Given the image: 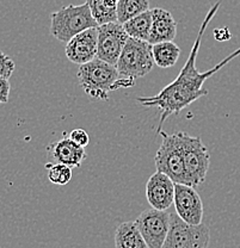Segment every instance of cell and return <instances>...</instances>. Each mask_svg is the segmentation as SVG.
<instances>
[{"label": "cell", "instance_id": "9", "mask_svg": "<svg viewBox=\"0 0 240 248\" xmlns=\"http://www.w3.org/2000/svg\"><path fill=\"white\" fill-rule=\"evenodd\" d=\"M97 29V58L116 66L129 38L123 24L118 22L108 23L99 25Z\"/></svg>", "mask_w": 240, "mask_h": 248}, {"label": "cell", "instance_id": "23", "mask_svg": "<svg viewBox=\"0 0 240 248\" xmlns=\"http://www.w3.org/2000/svg\"><path fill=\"white\" fill-rule=\"evenodd\" d=\"M10 80L7 78L0 77V104H6L10 98Z\"/></svg>", "mask_w": 240, "mask_h": 248}, {"label": "cell", "instance_id": "7", "mask_svg": "<svg viewBox=\"0 0 240 248\" xmlns=\"http://www.w3.org/2000/svg\"><path fill=\"white\" fill-rule=\"evenodd\" d=\"M209 241L207 224H189L176 213L170 214V228L162 248H208Z\"/></svg>", "mask_w": 240, "mask_h": 248}, {"label": "cell", "instance_id": "21", "mask_svg": "<svg viewBox=\"0 0 240 248\" xmlns=\"http://www.w3.org/2000/svg\"><path fill=\"white\" fill-rule=\"evenodd\" d=\"M15 68H16L15 61L7 54L0 50V77L10 79L12 74H14Z\"/></svg>", "mask_w": 240, "mask_h": 248}, {"label": "cell", "instance_id": "11", "mask_svg": "<svg viewBox=\"0 0 240 248\" xmlns=\"http://www.w3.org/2000/svg\"><path fill=\"white\" fill-rule=\"evenodd\" d=\"M146 198L157 210H167L175 201V182L165 173L157 170L146 183Z\"/></svg>", "mask_w": 240, "mask_h": 248}, {"label": "cell", "instance_id": "6", "mask_svg": "<svg viewBox=\"0 0 240 248\" xmlns=\"http://www.w3.org/2000/svg\"><path fill=\"white\" fill-rule=\"evenodd\" d=\"M162 142L154 156L157 170L169 175L176 184H185L184 155H183L182 135L179 133H160Z\"/></svg>", "mask_w": 240, "mask_h": 248}, {"label": "cell", "instance_id": "16", "mask_svg": "<svg viewBox=\"0 0 240 248\" xmlns=\"http://www.w3.org/2000/svg\"><path fill=\"white\" fill-rule=\"evenodd\" d=\"M86 4L98 27L117 22V2L115 0H86Z\"/></svg>", "mask_w": 240, "mask_h": 248}, {"label": "cell", "instance_id": "25", "mask_svg": "<svg viewBox=\"0 0 240 248\" xmlns=\"http://www.w3.org/2000/svg\"><path fill=\"white\" fill-rule=\"evenodd\" d=\"M115 1H116V2H117V1H118V0H115Z\"/></svg>", "mask_w": 240, "mask_h": 248}, {"label": "cell", "instance_id": "14", "mask_svg": "<svg viewBox=\"0 0 240 248\" xmlns=\"http://www.w3.org/2000/svg\"><path fill=\"white\" fill-rule=\"evenodd\" d=\"M152 12V28L148 42L152 46L160 42H171L177 35V22L167 10L156 7Z\"/></svg>", "mask_w": 240, "mask_h": 248}, {"label": "cell", "instance_id": "20", "mask_svg": "<svg viewBox=\"0 0 240 248\" xmlns=\"http://www.w3.org/2000/svg\"><path fill=\"white\" fill-rule=\"evenodd\" d=\"M46 169L48 170V179L51 184L59 186L67 185L71 182L73 173L72 167L64 164H46Z\"/></svg>", "mask_w": 240, "mask_h": 248}, {"label": "cell", "instance_id": "8", "mask_svg": "<svg viewBox=\"0 0 240 248\" xmlns=\"http://www.w3.org/2000/svg\"><path fill=\"white\" fill-rule=\"evenodd\" d=\"M135 224L148 248H162L170 228V213L147 209L135 219Z\"/></svg>", "mask_w": 240, "mask_h": 248}, {"label": "cell", "instance_id": "18", "mask_svg": "<svg viewBox=\"0 0 240 248\" xmlns=\"http://www.w3.org/2000/svg\"><path fill=\"white\" fill-rule=\"evenodd\" d=\"M123 28H125L126 32H127L129 37L141 41H147L148 42L149 32H151L152 28L151 10L129 19L128 22H126L123 24Z\"/></svg>", "mask_w": 240, "mask_h": 248}, {"label": "cell", "instance_id": "3", "mask_svg": "<svg viewBox=\"0 0 240 248\" xmlns=\"http://www.w3.org/2000/svg\"><path fill=\"white\" fill-rule=\"evenodd\" d=\"M89 5H68L50 15V33L60 42L67 43L82 31L97 28Z\"/></svg>", "mask_w": 240, "mask_h": 248}, {"label": "cell", "instance_id": "15", "mask_svg": "<svg viewBox=\"0 0 240 248\" xmlns=\"http://www.w3.org/2000/svg\"><path fill=\"white\" fill-rule=\"evenodd\" d=\"M116 248H148L140 231L134 222H123L115 232Z\"/></svg>", "mask_w": 240, "mask_h": 248}, {"label": "cell", "instance_id": "2", "mask_svg": "<svg viewBox=\"0 0 240 248\" xmlns=\"http://www.w3.org/2000/svg\"><path fill=\"white\" fill-rule=\"evenodd\" d=\"M77 77L80 87L84 90L87 97L95 100H107L109 98V92L133 87L135 81V79L131 78L121 77L115 64L98 58L81 64Z\"/></svg>", "mask_w": 240, "mask_h": 248}, {"label": "cell", "instance_id": "19", "mask_svg": "<svg viewBox=\"0 0 240 248\" xmlns=\"http://www.w3.org/2000/svg\"><path fill=\"white\" fill-rule=\"evenodd\" d=\"M149 10V0H118L117 22L125 24L131 18Z\"/></svg>", "mask_w": 240, "mask_h": 248}, {"label": "cell", "instance_id": "10", "mask_svg": "<svg viewBox=\"0 0 240 248\" xmlns=\"http://www.w3.org/2000/svg\"><path fill=\"white\" fill-rule=\"evenodd\" d=\"M176 214L189 224H201L203 221V203L195 187L175 183Z\"/></svg>", "mask_w": 240, "mask_h": 248}, {"label": "cell", "instance_id": "13", "mask_svg": "<svg viewBox=\"0 0 240 248\" xmlns=\"http://www.w3.org/2000/svg\"><path fill=\"white\" fill-rule=\"evenodd\" d=\"M86 159L84 147L74 143L69 138L50 142L47 147V162L49 164H64L72 169H78Z\"/></svg>", "mask_w": 240, "mask_h": 248}, {"label": "cell", "instance_id": "4", "mask_svg": "<svg viewBox=\"0 0 240 248\" xmlns=\"http://www.w3.org/2000/svg\"><path fill=\"white\" fill-rule=\"evenodd\" d=\"M154 64L151 43L129 37L118 58L116 68L121 77L138 79L147 76Z\"/></svg>", "mask_w": 240, "mask_h": 248}, {"label": "cell", "instance_id": "24", "mask_svg": "<svg viewBox=\"0 0 240 248\" xmlns=\"http://www.w3.org/2000/svg\"><path fill=\"white\" fill-rule=\"evenodd\" d=\"M214 35H215L216 40L220 41V42L228 41L231 38V32H229V30L227 28H218V29H215V31H214Z\"/></svg>", "mask_w": 240, "mask_h": 248}, {"label": "cell", "instance_id": "17", "mask_svg": "<svg viewBox=\"0 0 240 248\" xmlns=\"http://www.w3.org/2000/svg\"><path fill=\"white\" fill-rule=\"evenodd\" d=\"M154 63L160 68H170L175 66L180 56V48L174 41L160 42L152 46Z\"/></svg>", "mask_w": 240, "mask_h": 248}, {"label": "cell", "instance_id": "1", "mask_svg": "<svg viewBox=\"0 0 240 248\" xmlns=\"http://www.w3.org/2000/svg\"><path fill=\"white\" fill-rule=\"evenodd\" d=\"M221 1L216 2L211 9L209 10L207 16H206L205 20L201 24L200 30H198L197 38H196L195 43H193L192 51L189 54L187 62L180 69L179 74L171 84L165 86L164 89L160 91L158 94L152 95V97H140L138 98V102L140 103L143 107L147 108H158L160 111V120L159 124L157 126V134L161 133L162 125H164L165 121L170 117L171 115H178L183 108L189 107L193 102H196L200 98L205 97L208 94L207 90L203 89L206 80L213 77L216 72L220 71L224 66H226L228 62H231L234 58L240 55V48L237 49L232 54H229L227 58H224L223 61L219 62L214 68L209 69L207 72H198L197 67H196V59H197L198 50L201 46V41H202L203 35H205L206 29H207L208 24L210 20L213 19L214 16L218 12L219 7H220Z\"/></svg>", "mask_w": 240, "mask_h": 248}, {"label": "cell", "instance_id": "5", "mask_svg": "<svg viewBox=\"0 0 240 248\" xmlns=\"http://www.w3.org/2000/svg\"><path fill=\"white\" fill-rule=\"evenodd\" d=\"M184 155L185 185L198 187L205 183L210 164L208 148L198 136H192L180 131Z\"/></svg>", "mask_w": 240, "mask_h": 248}, {"label": "cell", "instance_id": "22", "mask_svg": "<svg viewBox=\"0 0 240 248\" xmlns=\"http://www.w3.org/2000/svg\"><path fill=\"white\" fill-rule=\"evenodd\" d=\"M68 138L71 139L74 143H77L80 147H84V148L90 143V136L89 134H87V131L84 130V129H74V130H72L71 133L68 134Z\"/></svg>", "mask_w": 240, "mask_h": 248}, {"label": "cell", "instance_id": "12", "mask_svg": "<svg viewBox=\"0 0 240 248\" xmlns=\"http://www.w3.org/2000/svg\"><path fill=\"white\" fill-rule=\"evenodd\" d=\"M97 28L82 31L66 43L64 53L69 61L81 66L97 58Z\"/></svg>", "mask_w": 240, "mask_h": 248}]
</instances>
